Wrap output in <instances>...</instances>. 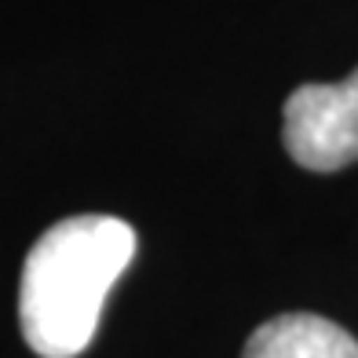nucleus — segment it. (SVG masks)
<instances>
[{
	"label": "nucleus",
	"mask_w": 358,
	"mask_h": 358,
	"mask_svg": "<svg viewBox=\"0 0 358 358\" xmlns=\"http://www.w3.org/2000/svg\"><path fill=\"white\" fill-rule=\"evenodd\" d=\"M117 216H70L34 241L19 282V325L41 358H77L99 329L113 282L136 256Z\"/></svg>",
	"instance_id": "nucleus-1"
},
{
	"label": "nucleus",
	"mask_w": 358,
	"mask_h": 358,
	"mask_svg": "<svg viewBox=\"0 0 358 358\" xmlns=\"http://www.w3.org/2000/svg\"><path fill=\"white\" fill-rule=\"evenodd\" d=\"M285 150L311 172H336L358 161V70L340 85H303L289 95Z\"/></svg>",
	"instance_id": "nucleus-2"
},
{
	"label": "nucleus",
	"mask_w": 358,
	"mask_h": 358,
	"mask_svg": "<svg viewBox=\"0 0 358 358\" xmlns=\"http://www.w3.org/2000/svg\"><path fill=\"white\" fill-rule=\"evenodd\" d=\"M241 358H358V340L322 315L289 311L259 325Z\"/></svg>",
	"instance_id": "nucleus-3"
}]
</instances>
